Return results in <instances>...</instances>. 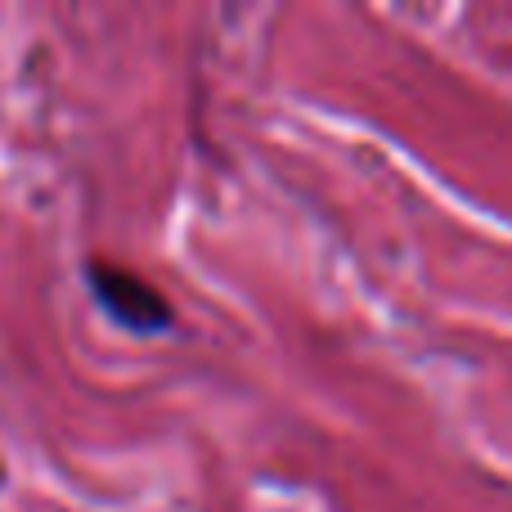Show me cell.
<instances>
[{"instance_id": "1", "label": "cell", "mask_w": 512, "mask_h": 512, "mask_svg": "<svg viewBox=\"0 0 512 512\" xmlns=\"http://www.w3.org/2000/svg\"><path fill=\"white\" fill-rule=\"evenodd\" d=\"M90 288H95L99 306L108 310V315H117L126 328H167L171 324V306L167 297H162L153 283H144L140 274L122 270V265H104L95 261L90 265Z\"/></svg>"}]
</instances>
